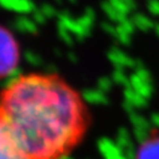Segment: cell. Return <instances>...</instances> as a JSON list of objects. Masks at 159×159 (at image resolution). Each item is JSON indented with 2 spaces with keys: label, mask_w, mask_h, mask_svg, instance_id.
Returning a JSON list of instances; mask_svg holds the SVG:
<instances>
[{
  "label": "cell",
  "mask_w": 159,
  "mask_h": 159,
  "mask_svg": "<svg viewBox=\"0 0 159 159\" xmlns=\"http://www.w3.org/2000/svg\"><path fill=\"white\" fill-rule=\"evenodd\" d=\"M0 159H25L1 124H0Z\"/></svg>",
  "instance_id": "277c9868"
},
{
  "label": "cell",
  "mask_w": 159,
  "mask_h": 159,
  "mask_svg": "<svg viewBox=\"0 0 159 159\" xmlns=\"http://www.w3.org/2000/svg\"><path fill=\"white\" fill-rule=\"evenodd\" d=\"M135 159H159V129H155L140 144Z\"/></svg>",
  "instance_id": "3957f363"
},
{
  "label": "cell",
  "mask_w": 159,
  "mask_h": 159,
  "mask_svg": "<svg viewBox=\"0 0 159 159\" xmlns=\"http://www.w3.org/2000/svg\"><path fill=\"white\" fill-rule=\"evenodd\" d=\"M0 124L25 159H63L84 138L89 114L62 77L33 73L1 91Z\"/></svg>",
  "instance_id": "6da1fadb"
},
{
  "label": "cell",
  "mask_w": 159,
  "mask_h": 159,
  "mask_svg": "<svg viewBox=\"0 0 159 159\" xmlns=\"http://www.w3.org/2000/svg\"><path fill=\"white\" fill-rule=\"evenodd\" d=\"M20 59L19 44L13 34L0 25V80L13 72Z\"/></svg>",
  "instance_id": "7a4b0ae2"
}]
</instances>
